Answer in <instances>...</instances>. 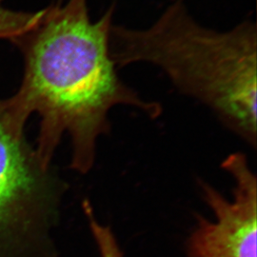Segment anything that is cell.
Returning <instances> with one entry per match:
<instances>
[{
	"label": "cell",
	"instance_id": "4",
	"mask_svg": "<svg viewBox=\"0 0 257 257\" xmlns=\"http://www.w3.org/2000/svg\"><path fill=\"white\" fill-rule=\"evenodd\" d=\"M221 168L232 179V193L226 197L214 186L199 181L203 199L213 219L197 217L188 240L190 257H256L257 178L247 155L232 153Z\"/></svg>",
	"mask_w": 257,
	"mask_h": 257
},
{
	"label": "cell",
	"instance_id": "6",
	"mask_svg": "<svg viewBox=\"0 0 257 257\" xmlns=\"http://www.w3.org/2000/svg\"><path fill=\"white\" fill-rule=\"evenodd\" d=\"M82 210L100 257H124L113 231L96 217L90 200H83Z\"/></svg>",
	"mask_w": 257,
	"mask_h": 257
},
{
	"label": "cell",
	"instance_id": "2",
	"mask_svg": "<svg viewBox=\"0 0 257 257\" xmlns=\"http://www.w3.org/2000/svg\"><path fill=\"white\" fill-rule=\"evenodd\" d=\"M256 28L246 22L229 32L202 27L181 1L154 25H111L110 56L117 69L149 63L175 89L208 107L221 124L251 149L257 143Z\"/></svg>",
	"mask_w": 257,
	"mask_h": 257
},
{
	"label": "cell",
	"instance_id": "5",
	"mask_svg": "<svg viewBox=\"0 0 257 257\" xmlns=\"http://www.w3.org/2000/svg\"><path fill=\"white\" fill-rule=\"evenodd\" d=\"M0 0V38H22L41 22L46 9L37 13L6 9Z\"/></svg>",
	"mask_w": 257,
	"mask_h": 257
},
{
	"label": "cell",
	"instance_id": "3",
	"mask_svg": "<svg viewBox=\"0 0 257 257\" xmlns=\"http://www.w3.org/2000/svg\"><path fill=\"white\" fill-rule=\"evenodd\" d=\"M26 121L10 99L0 101V242L19 236L46 241L66 190L29 146Z\"/></svg>",
	"mask_w": 257,
	"mask_h": 257
},
{
	"label": "cell",
	"instance_id": "1",
	"mask_svg": "<svg viewBox=\"0 0 257 257\" xmlns=\"http://www.w3.org/2000/svg\"><path fill=\"white\" fill-rule=\"evenodd\" d=\"M111 7L92 21L87 0H69L47 8L41 22L25 37V74L9 98L26 119L40 117L37 154L51 168L65 135L71 140V168L86 175L95 164L97 142L110 134L115 107L138 109L156 119L160 103L142 97L120 78L110 53Z\"/></svg>",
	"mask_w": 257,
	"mask_h": 257
}]
</instances>
